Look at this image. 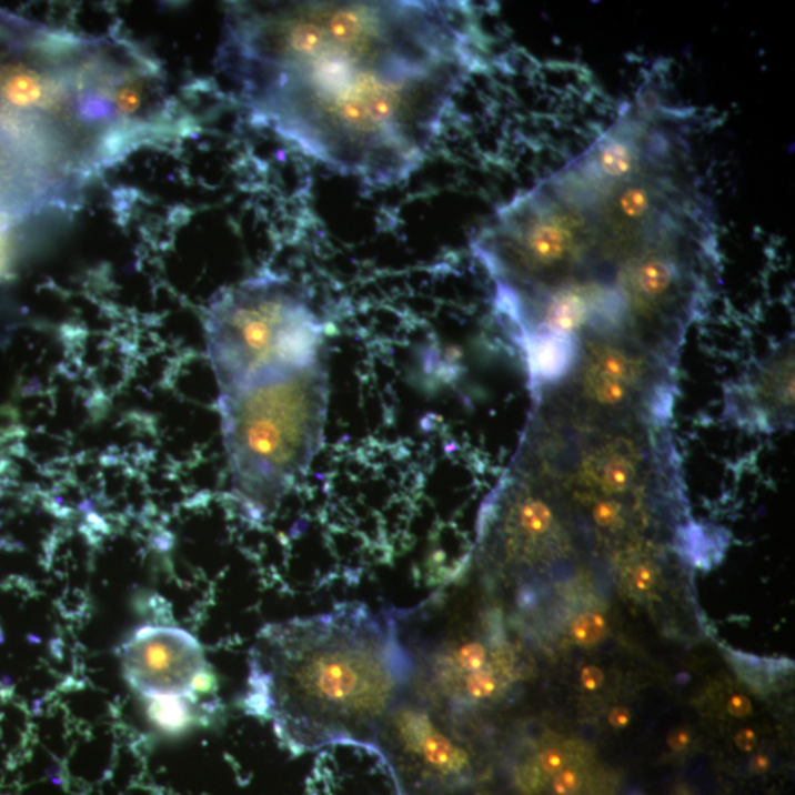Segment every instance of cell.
<instances>
[{"instance_id":"7402d4cb","label":"cell","mask_w":795,"mask_h":795,"mask_svg":"<svg viewBox=\"0 0 795 795\" xmlns=\"http://www.w3.org/2000/svg\"><path fill=\"white\" fill-rule=\"evenodd\" d=\"M607 721L613 729H625L631 724L632 712L626 706L613 707L608 713Z\"/></svg>"},{"instance_id":"ac0fdd59","label":"cell","mask_w":795,"mask_h":795,"mask_svg":"<svg viewBox=\"0 0 795 795\" xmlns=\"http://www.w3.org/2000/svg\"><path fill=\"white\" fill-rule=\"evenodd\" d=\"M726 711L735 719H745L753 713V703L747 695L735 693L726 702Z\"/></svg>"},{"instance_id":"3957f363","label":"cell","mask_w":795,"mask_h":795,"mask_svg":"<svg viewBox=\"0 0 795 795\" xmlns=\"http://www.w3.org/2000/svg\"><path fill=\"white\" fill-rule=\"evenodd\" d=\"M414 673L394 617L342 604L261 630L243 704L295 756L374 745Z\"/></svg>"},{"instance_id":"d4e9b609","label":"cell","mask_w":795,"mask_h":795,"mask_svg":"<svg viewBox=\"0 0 795 795\" xmlns=\"http://www.w3.org/2000/svg\"><path fill=\"white\" fill-rule=\"evenodd\" d=\"M673 795H691V794L688 792H686V789H680V792H676Z\"/></svg>"},{"instance_id":"4fadbf2b","label":"cell","mask_w":795,"mask_h":795,"mask_svg":"<svg viewBox=\"0 0 795 795\" xmlns=\"http://www.w3.org/2000/svg\"><path fill=\"white\" fill-rule=\"evenodd\" d=\"M149 703L148 715L158 728L167 732H182L195 721L192 713L193 703L183 698H152Z\"/></svg>"},{"instance_id":"5bb4252c","label":"cell","mask_w":795,"mask_h":795,"mask_svg":"<svg viewBox=\"0 0 795 795\" xmlns=\"http://www.w3.org/2000/svg\"><path fill=\"white\" fill-rule=\"evenodd\" d=\"M554 513L542 501L530 500L519 510L517 525L530 537H540L551 530Z\"/></svg>"},{"instance_id":"6da1fadb","label":"cell","mask_w":795,"mask_h":795,"mask_svg":"<svg viewBox=\"0 0 795 795\" xmlns=\"http://www.w3.org/2000/svg\"><path fill=\"white\" fill-rule=\"evenodd\" d=\"M472 250L501 315L554 302L581 334L673 333L706 295L717 225L688 140L647 97L499 208Z\"/></svg>"},{"instance_id":"ffe728a7","label":"cell","mask_w":795,"mask_h":795,"mask_svg":"<svg viewBox=\"0 0 795 795\" xmlns=\"http://www.w3.org/2000/svg\"><path fill=\"white\" fill-rule=\"evenodd\" d=\"M693 744L691 732L684 728L672 729L667 735V745L673 753H684Z\"/></svg>"},{"instance_id":"cb8c5ba5","label":"cell","mask_w":795,"mask_h":795,"mask_svg":"<svg viewBox=\"0 0 795 795\" xmlns=\"http://www.w3.org/2000/svg\"><path fill=\"white\" fill-rule=\"evenodd\" d=\"M8 270V255H7V239H4L3 228L0 225V279L7 274Z\"/></svg>"},{"instance_id":"ba28073f","label":"cell","mask_w":795,"mask_h":795,"mask_svg":"<svg viewBox=\"0 0 795 795\" xmlns=\"http://www.w3.org/2000/svg\"><path fill=\"white\" fill-rule=\"evenodd\" d=\"M72 189L22 155L0 134V215L26 214L66 202Z\"/></svg>"},{"instance_id":"8992f818","label":"cell","mask_w":795,"mask_h":795,"mask_svg":"<svg viewBox=\"0 0 795 795\" xmlns=\"http://www.w3.org/2000/svg\"><path fill=\"white\" fill-rule=\"evenodd\" d=\"M379 752L394 775L400 795H451L472 784V749L445 722V712L427 702L394 708L379 732Z\"/></svg>"},{"instance_id":"5b68a950","label":"cell","mask_w":795,"mask_h":795,"mask_svg":"<svg viewBox=\"0 0 795 795\" xmlns=\"http://www.w3.org/2000/svg\"><path fill=\"white\" fill-rule=\"evenodd\" d=\"M220 394L265 374L318 363L323 324L309 302L275 279H252L221 292L205 323Z\"/></svg>"},{"instance_id":"30bf717a","label":"cell","mask_w":795,"mask_h":795,"mask_svg":"<svg viewBox=\"0 0 795 795\" xmlns=\"http://www.w3.org/2000/svg\"><path fill=\"white\" fill-rule=\"evenodd\" d=\"M532 378L555 382L566 376L580 354V341L568 334L535 333L521 342Z\"/></svg>"},{"instance_id":"d6986e66","label":"cell","mask_w":795,"mask_h":795,"mask_svg":"<svg viewBox=\"0 0 795 795\" xmlns=\"http://www.w3.org/2000/svg\"><path fill=\"white\" fill-rule=\"evenodd\" d=\"M580 681L582 688L590 691V693H595V691L603 688L605 675L598 666L591 664V666L582 668Z\"/></svg>"},{"instance_id":"603a6c76","label":"cell","mask_w":795,"mask_h":795,"mask_svg":"<svg viewBox=\"0 0 795 795\" xmlns=\"http://www.w3.org/2000/svg\"><path fill=\"white\" fill-rule=\"evenodd\" d=\"M772 762L771 757L767 756V754L757 753L754 754L752 757V761H749V772L754 775H763L766 774L767 771L771 769Z\"/></svg>"},{"instance_id":"44dd1931","label":"cell","mask_w":795,"mask_h":795,"mask_svg":"<svg viewBox=\"0 0 795 795\" xmlns=\"http://www.w3.org/2000/svg\"><path fill=\"white\" fill-rule=\"evenodd\" d=\"M758 743L757 732L753 728H743L734 736L735 747L743 753H753Z\"/></svg>"},{"instance_id":"52a82bcc","label":"cell","mask_w":795,"mask_h":795,"mask_svg":"<svg viewBox=\"0 0 795 795\" xmlns=\"http://www.w3.org/2000/svg\"><path fill=\"white\" fill-rule=\"evenodd\" d=\"M121 661L125 681L147 700L171 697L195 704L217 690L201 645L179 627H140L121 648Z\"/></svg>"},{"instance_id":"2e32d148","label":"cell","mask_w":795,"mask_h":795,"mask_svg":"<svg viewBox=\"0 0 795 795\" xmlns=\"http://www.w3.org/2000/svg\"><path fill=\"white\" fill-rule=\"evenodd\" d=\"M657 568L652 563H636L630 572V582L636 593L648 594L656 588L658 581Z\"/></svg>"},{"instance_id":"9c48e42d","label":"cell","mask_w":795,"mask_h":795,"mask_svg":"<svg viewBox=\"0 0 795 795\" xmlns=\"http://www.w3.org/2000/svg\"><path fill=\"white\" fill-rule=\"evenodd\" d=\"M641 376L634 355L613 345H598L591 352L585 385L591 400L604 406L623 404Z\"/></svg>"},{"instance_id":"9a60e30c","label":"cell","mask_w":795,"mask_h":795,"mask_svg":"<svg viewBox=\"0 0 795 795\" xmlns=\"http://www.w3.org/2000/svg\"><path fill=\"white\" fill-rule=\"evenodd\" d=\"M607 634V622L603 614L588 612L581 614L572 626V638L580 647H594Z\"/></svg>"},{"instance_id":"e0dca14e","label":"cell","mask_w":795,"mask_h":795,"mask_svg":"<svg viewBox=\"0 0 795 795\" xmlns=\"http://www.w3.org/2000/svg\"><path fill=\"white\" fill-rule=\"evenodd\" d=\"M622 513L621 504L614 503V501H604L594 509V519L600 526L612 527L621 522Z\"/></svg>"},{"instance_id":"8fae6325","label":"cell","mask_w":795,"mask_h":795,"mask_svg":"<svg viewBox=\"0 0 795 795\" xmlns=\"http://www.w3.org/2000/svg\"><path fill=\"white\" fill-rule=\"evenodd\" d=\"M636 463L621 446H607L591 459L585 477L605 494H623L634 483Z\"/></svg>"},{"instance_id":"277c9868","label":"cell","mask_w":795,"mask_h":795,"mask_svg":"<svg viewBox=\"0 0 795 795\" xmlns=\"http://www.w3.org/2000/svg\"><path fill=\"white\" fill-rule=\"evenodd\" d=\"M328 394L320 361L220 394L233 491L256 517L273 512L313 463L323 441Z\"/></svg>"},{"instance_id":"7a4b0ae2","label":"cell","mask_w":795,"mask_h":795,"mask_svg":"<svg viewBox=\"0 0 795 795\" xmlns=\"http://www.w3.org/2000/svg\"><path fill=\"white\" fill-rule=\"evenodd\" d=\"M221 71L254 119L338 173L402 182L476 66L454 2L234 3Z\"/></svg>"},{"instance_id":"7c38bea8","label":"cell","mask_w":795,"mask_h":795,"mask_svg":"<svg viewBox=\"0 0 795 795\" xmlns=\"http://www.w3.org/2000/svg\"><path fill=\"white\" fill-rule=\"evenodd\" d=\"M612 788V779L595 771L590 761H584L573 763L551 778L540 795H604Z\"/></svg>"}]
</instances>
